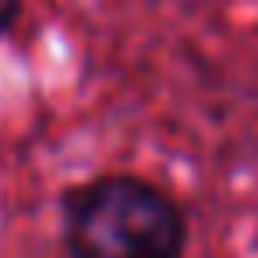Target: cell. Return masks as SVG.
<instances>
[{
	"instance_id": "6da1fadb",
	"label": "cell",
	"mask_w": 258,
	"mask_h": 258,
	"mask_svg": "<svg viewBox=\"0 0 258 258\" xmlns=\"http://www.w3.org/2000/svg\"><path fill=\"white\" fill-rule=\"evenodd\" d=\"M180 205L131 173H106L64 195L68 258H184Z\"/></svg>"
},
{
	"instance_id": "7a4b0ae2",
	"label": "cell",
	"mask_w": 258,
	"mask_h": 258,
	"mask_svg": "<svg viewBox=\"0 0 258 258\" xmlns=\"http://www.w3.org/2000/svg\"><path fill=\"white\" fill-rule=\"evenodd\" d=\"M18 8H22V0H0V32H8L15 25Z\"/></svg>"
}]
</instances>
